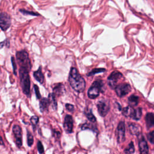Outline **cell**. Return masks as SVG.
<instances>
[{"instance_id":"6da1fadb","label":"cell","mask_w":154,"mask_h":154,"mask_svg":"<svg viewBox=\"0 0 154 154\" xmlns=\"http://www.w3.org/2000/svg\"><path fill=\"white\" fill-rule=\"evenodd\" d=\"M68 79L70 86L76 91L82 92L85 90V81L76 68H71Z\"/></svg>"},{"instance_id":"7a4b0ae2","label":"cell","mask_w":154,"mask_h":154,"mask_svg":"<svg viewBox=\"0 0 154 154\" xmlns=\"http://www.w3.org/2000/svg\"><path fill=\"white\" fill-rule=\"evenodd\" d=\"M31 69L26 67H20L19 77L20 85L23 93L28 97L30 96V78L29 72Z\"/></svg>"},{"instance_id":"3957f363","label":"cell","mask_w":154,"mask_h":154,"mask_svg":"<svg viewBox=\"0 0 154 154\" xmlns=\"http://www.w3.org/2000/svg\"><path fill=\"white\" fill-rule=\"evenodd\" d=\"M17 64L20 67H26L31 69V63L29 55L25 50L17 51L16 54Z\"/></svg>"},{"instance_id":"277c9868","label":"cell","mask_w":154,"mask_h":154,"mask_svg":"<svg viewBox=\"0 0 154 154\" xmlns=\"http://www.w3.org/2000/svg\"><path fill=\"white\" fill-rule=\"evenodd\" d=\"M103 83L101 80L94 81L88 90V96L90 99H95L99 95L100 92L103 91Z\"/></svg>"},{"instance_id":"5b68a950","label":"cell","mask_w":154,"mask_h":154,"mask_svg":"<svg viewBox=\"0 0 154 154\" xmlns=\"http://www.w3.org/2000/svg\"><path fill=\"white\" fill-rule=\"evenodd\" d=\"M11 24V20L10 16L5 13H0V28L2 31H5L7 30Z\"/></svg>"},{"instance_id":"8992f818","label":"cell","mask_w":154,"mask_h":154,"mask_svg":"<svg viewBox=\"0 0 154 154\" xmlns=\"http://www.w3.org/2000/svg\"><path fill=\"white\" fill-rule=\"evenodd\" d=\"M122 77V74L118 71L112 72L108 78V85L112 88L115 89L117 85L118 81Z\"/></svg>"},{"instance_id":"52a82bcc","label":"cell","mask_w":154,"mask_h":154,"mask_svg":"<svg viewBox=\"0 0 154 154\" xmlns=\"http://www.w3.org/2000/svg\"><path fill=\"white\" fill-rule=\"evenodd\" d=\"M115 90L117 95L119 97H122L131 91V87L128 84H121L117 85V87L115 88Z\"/></svg>"},{"instance_id":"ba28073f","label":"cell","mask_w":154,"mask_h":154,"mask_svg":"<svg viewBox=\"0 0 154 154\" xmlns=\"http://www.w3.org/2000/svg\"><path fill=\"white\" fill-rule=\"evenodd\" d=\"M116 135L119 143H123L125 140V125L123 122H120L116 129Z\"/></svg>"},{"instance_id":"9c48e42d","label":"cell","mask_w":154,"mask_h":154,"mask_svg":"<svg viewBox=\"0 0 154 154\" xmlns=\"http://www.w3.org/2000/svg\"><path fill=\"white\" fill-rule=\"evenodd\" d=\"M97 108L99 114L103 117L109 110V104L106 100H100L97 103Z\"/></svg>"},{"instance_id":"30bf717a","label":"cell","mask_w":154,"mask_h":154,"mask_svg":"<svg viewBox=\"0 0 154 154\" xmlns=\"http://www.w3.org/2000/svg\"><path fill=\"white\" fill-rule=\"evenodd\" d=\"M12 130L14 136L16 144L18 147H20L22 145V134L21 128L17 125H14L13 126Z\"/></svg>"},{"instance_id":"8fae6325","label":"cell","mask_w":154,"mask_h":154,"mask_svg":"<svg viewBox=\"0 0 154 154\" xmlns=\"http://www.w3.org/2000/svg\"><path fill=\"white\" fill-rule=\"evenodd\" d=\"M63 127L66 133H72L73 131V120L72 116L66 115L64 117Z\"/></svg>"},{"instance_id":"7c38bea8","label":"cell","mask_w":154,"mask_h":154,"mask_svg":"<svg viewBox=\"0 0 154 154\" xmlns=\"http://www.w3.org/2000/svg\"><path fill=\"white\" fill-rule=\"evenodd\" d=\"M138 147L140 154H149V147L147 142L142 135L139 140Z\"/></svg>"},{"instance_id":"4fadbf2b","label":"cell","mask_w":154,"mask_h":154,"mask_svg":"<svg viewBox=\"0 0 154 154\" xmlns=\"http://www.w3.org/2000/svg\"><path fill=\"white\" fill-rule=\"evenodd\" d=\"M129 129L132 135H140L141 134V127L135 123H131L129 125Z\"/></svg>"},{"instance_id":"5bb4252c","label":"cell","mask_w":154,"mask_h":154,"mask_svg":"<svg viewBox=\"0 0 154 154\" xmlns=\"http://www.w3.org/2000/svg\"><path fill=\"white\" fill-rule=\"evenodd\" d=\"M146 123L147 128H150L154 126V114L149 112L146 115Z\"/></svg>"},{"instance_id":"9a60e30c","label":"cell","mask_w":154,"mask_h":154,"mask_svg":"<svg viewBox=\"0 0 154 154\" xmlns=\"http://www.w3.org/2000/svg\"><path fill=\"white\" fill-rule=\"evenodd\" d=\"M49 102L48 98H45L43 97L40 100V111H42V112L48 111V107L49 106Z\"/></svg>"},{"instance_id":"2e32d148","label":"cell","mask_w":154,"mask_h":154,"mask_svg":"<svg viewBox=\"0 0 154 154\" xmlns=\"http://www.w3.org/2000/svg\"><path fill=\"white\" fill-rule=\"evenodd\" d=\"M34 78L40 83L43 84L44 82V75L42 72V68L40 67L37 71H35L33 73Z\"/></svg>"},{"instance_id":"e0dca14e","label":"cell","mask_w":154,"mask_h":154,"mask_svg":"<svg viewBox=\"0 0 154 154\" xmlns=\"http://www.w3.org/2000/svg\"><path fill=\"white\" fill-rule=\"evenodd\" d=\"M135 109L132 108L131 106H126V108H124L122 110V114L123 116L127 117H132L134 112Z\"/></svg>"},{"instance_id":"ac0fdd59","label":"cell","mask_w":154,"mask_h":154,"mask_svg":"<svg viewBox=\"0 0 154 154\" xmlns=\"http://www.w3.org/2000/svg\"><path fill=\"white\" fill-rule=\"evenodd\" d=\"M48 100L49 102V105L54 109H57V102L55 98V95L54 93H50L48 96Z\"/></svg>"},{"instance_id":"d6986e66","label":"cell","mask_w":154,"mask_h":154,"mask_svg":"<svg viewBox=\"0 0 154 154\" xmlns=\"http://www.w3.org/2000/svg\"><path fill=\"white\" fill-rule=\"evenodd\" d=\"M64 89V87L62 84H57L55 85V87L53 88V93L55 95H58L60 96L63 93Z\"/></svg>"},{"instance_id":"ffe728a7","label":"cell","mask_w":154,"mask_h":154,"mask_svg":"<svg viewBox=\"0 0 154 154\" xmlns=\"http://www.w3.org/2000/svg\"><path fill=\"white\" fill-rule=\"evenodd\" d=\"M139 102V97L135 95H131L128 98V103L130 106H135L138 105Z\"/></svg>"},{"instance_id":"44dd1931","label":"cell","mask_w":154,"mask_h":154,"mask_svg":"<svg viewBox=\"0 0 154 154\" xmlns=\"http://www.w3.org/2000/svg\"><path fill=\"white\" fill-rule=\"evenodd\" d=\"M141 115H142L141 108H136L134 110V112L132 119H133L135 120H138L140 119V118L141 117Z\"/></svg>"},{"instance_id":"7402d4cb","label":"cell","mask_w":154,"mask_h":154,"mask_svg":"<svg viewBox=\"0 0 154 154\" xmlns=\"http://www.w3.org/2000/svg\"><path fill=\"white\" fill-rule=\"evenodd\" d=\"M81 129L82 130H85V129H90L92 130L94 132H97V129L96 128V127L93 125L91 123H85L84 124H83L81 126Z\"/></svg>"},{"instance_id":"603a6c76","label":"cell","mask_w":154,"mask_h":154,"mask_svg":"<svg viewBox=\"0 0 154 154\" xmlns=\"http://www.w3.org/2000/svg\"><path fill=\"white\" fill-rule=\"evenodd\" d=\"M85 114L87 116V117L88 118V119L92 123H95L96 121V119L94 117V116L93 114L92 111L90 109H89L88 110H87V111L85 112Z\"/></svg>"},{"instance_id":"cb8c5ba5","label":"cell","mask_w":154,"mask_h":154,"mask_svg":"<svg viewBox=\"0 0 154 154\" xmlns=\"http://www.w3.org/2000/svg\"><path fill=\"white\" fill-rule=\"evenodd\" d=\"M135 152L134 146L132 141H131L128 146V147L124 150V152L127 154H132Z\"/></svg>"},{"instance_id":"d4e9b609","label":"cell","mask_w":154,"mask_h":154,"mask_svg":"<svg viewBox=\"0 0 154 154\" xmlns=\"http://www.w3.org/2000/svg\"><path fill=\"white\" fill-rule=\"evenodd\" d=\"M30 121H31V125L32 126L33 130H34V131H35V129H36V126L37 125L38 122V117L37 116H33L31 117Z\"/></svg>"},{"instance_id":"484cf974","label":"cell","mask_w":154,"mask_h":154,"mask_svg":"<svg viewBox=\"0 0 154 154\" xmlns=\"http://www.w3.org/2000/svg\"><path fill=\"white\" fill-rule=\"evenodd\" d=\"M105 71V69L103 68H98V69H93L91 71H90L89 73H87V76H92L95 75L96 73H101V72H103Z\"/></svg>"},{"instance_id":"4316f807","label":"cell","mask_w":154,"mask_h":154,"mask_svg":"<svg viewBox=\"0 0 154 154\" xmlns=\"http://www.w3.org/2000/svg\"><path fill=\"white\" fill-rule=\"evenodd\" d=\"M34 142V138L31 133L28 131H27V144L28 146H31L33 144Z\"/></svg>"},{"instance_id":"83f0119b","label":"cell","mask_w":154,"mask_h":154,"mask_svg":"<svg viewBox=\"0 0 154 154\" xmlns=\"http://www.w3.org/2000/svg\"><path fill=\"white\" fill-rule=\"evenodd\" d=\"M11 63H12V66H13V73H14V75H17V65H16V63L15 61L14 58L13 57H11Z\"/></svg>"},{"instance_id":"f1b7e54d","label":"cell","mask_w":154,"mask_h":154,"mask_svg":"<svg viewBox=\"0 0 154 154\" xmlns=\"http://www.w3.org/2000/svg\"><path fill=\"white\" fill-rule=\"evenodd\" d=\"M19 11H20V12L22 13L23 14H29V15H32V16H40V14L38 13H35L33 11H28L23 10V9L22 10L20 9Z\"/></svg>"},{"instance_id":"f546056e","label":"cell","mask_w":154,"mask_h":154,"mask_svg":"<svg viewBox=\"0 0 154 154\" xmlns=\"http://www.w3.org/2000/svg\"><path fill=\"white\" fill-rule=\"evenodd\" d=\"M34 90L37 99H40L41 98V94L40 93V91H39V88H38V86L36 85H34Z\"/></svg>"},{"instance_id":"4dcf8cb0","label":"cell","mask_w":154,"mask_h":154,"mask_svg":"<svg viewBox=\"0 0 154 154\" xmlns=\"http://www.w3.org/2000/svg\"><path fill=\"white\" fill-rule=\"evenodd\" d=\"M37 149H38V152L40 153H43V152H44V148H43V144H42V143H41L40 141H38L37 144Z\"/></svg>"},{"instance_id":"1f68e13d","label":"cell","mask_w":154,"mask_h":154,"mask_svg":"<svg viewBox=\"0 0 154 154\" xmlns=\"http://www.w3.org/2000/svg\"><path fill=\"white\" fill-rule=\"evenodd\" d=\"M147 138L149 141L152 143L154 144V131L150 132L148 135H147Z\"/></svg>"},{"instance_id":"d6a6232c","label":"cell","mask_w":154,"mask_h":154,"mask_svg":"<svg viewBox=\"0 0 154 154\" xmlns=\"http://www.w3.org/2000/svg\"><path fill=\"white\" fill-rule=\"evenodd\" d=\"M65 106H66L67 110H68L69 111H70V112H73L75 108H74V106H73V105L70 104V103H66V104L65 105Z\"/></svg>"},{"instance_id":"836d02e7","label":"cell","mask_w":154,"mask_h":154,"mask_svg":"<svg viewBox=\"0 0 154 154\" xmlns=\"http://www.w3.org/2000/svg\"><path fill=\"white\" fill-rule=\"evenodd\" d=\"M9 45H10V43H9V41L8 39H6L5 40H4V42H1L0 43V49L3 47L4 45H5L6 46H9Z\"/></svg>"},{"instance_id":"e575fe53","label":"cell","mask_w":154,"mask_h":154,"mask_svg":"<svg viewBox=\"0 0 154 154\" xmlns=\"http://www.w3.org/2000/svg\"><path fill=\"white\" fill-rule=\"evenodd\" d=\"M0 145H4L3 140H2V137L1 136H0Z\"/></svg>"},{"instance_id":"d590c367","label":"cell","mask_w":154,"mask_h":154,"mask_svg":"<svg viewBox=\"0 0 154 154\" xmlns=\"http://www.w3.org/2000/svg\"><path fill=\"white\" fill-rule=\"evenodd\" d=\"M28 154H29V153H28Z\"/></svg>"}]
</instances>
